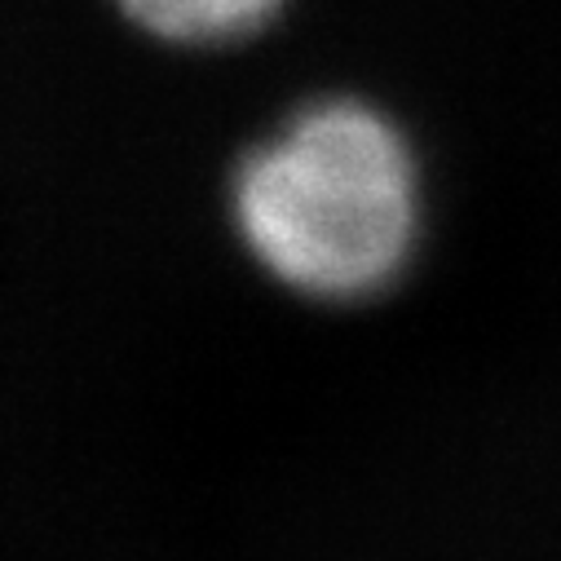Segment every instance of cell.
<instances>
[{
	"instance_id": "6da1fadb",
	"label": "cell",
	"mask_w": 561,
	"mask_h": 561,
	"mask_svg": "<svg viewBox=\"0 0 561 561\" xmlns=\"http://www.w3.org/2000/svg\"><path fill=\"white\" fill-rule=\"evenodd\" d=\"M252 256L306 297L358 301L393 284L420 226L402 133L363 102H319L256 147L234 178Z\"/></svg>"
},
{
	"instance_id": "7a4b0ae2",
	"label": "cell",
	"mask_w": 561,
	"mask_h": 561,
	"mask_svg": "<svg viewBox=\"0 0 561 561\" xmlns=\"http://www.w3.org/2000/svg\"><path fill=\"white\" fill-rule=\"evenodd\" d=\"M284 0H119V10L147 32L178 45H213L256 32Z\"/></svg>"
}]
</instances>
